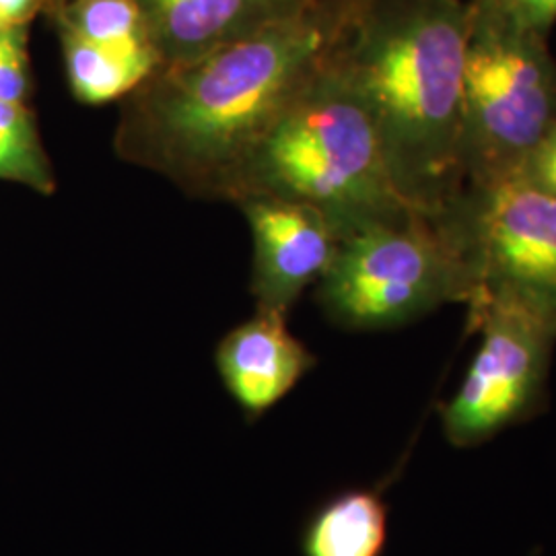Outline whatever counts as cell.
Returning <instances> with one entry per match:
<instances>
[{"mask_svg":"<svg viewBox=\"0 0 556 556\" xmlns=\"http://www.w3.org/2000/svg\"><path fill=\"white\" fill-rule=\"evenodd\" d=\"M319 299L346 328L383 330L443 305H468L472 278L439 217L406 213L344 233L321 277Z\"/></svg>","mask_w":556,"mask_h":556,"instance_id":"obj_5","label":"cell"},{"mask_svg":"<svg viewBox=\"0 0 556 556\" xmlns=\"http://www.w3.org/2000/svg\"><path fill=\"white\" fill-rule=\"evenodd\" d=\"M25 25L0 27V101L21 103L27 89Z\"/></svg>","mask_w":556,"mask_h":556,"instance_id":"obj_16","label":"cell"},{"mask_svg":"<svg viewBox=\"0 0 556 556\" xmlns=\"http://www.w3.org/2000/svg\"><path fill=\"white\" fill-rule=\"evenodd\" d=\"M260 157L285 199L324 211L342 236L418 213L397 188L376 118L330 59L266 132Z\"/></svg>","mask_w":556,"mask_h":556,"instance_id":"obj_3","label":"cell"},{"mask_svg":"<svg viewBox=\"0 0 556 556\" xmlns=\"http://www.w3.org/2000/svg\"><path fill=\"white\" fill-rule=\"evenodd\" d=\"M0 178L52 190L36 126L21 103L0 101Z\"/></svg>","mask_w":556,"mask_h":556,"instance_id":"obj_14","label":"cell"},{"mask_svg":"<svg viewBox=\"0 0 556 556\" xmlns=\"http://www.w3.org/2000/svg\"><path fill=\"white\" fill-rule=\"evenodd\" d=\"M60 38L68 79L80 100L103 103L116 100L122 93L147 79L160 62L157 52L122 54L98 43L83 40L68 27L60 25Z\"/></svg>","mask_w":556,"mask_h":556,"instance_id":"obj_12","label":"cell"},{"mask_svg":"<svg viewBox=\"0 0 556 556\" xmlns=\"http://www.w3.org/2000/svg\"><path fill=\"white\" fill-rule=\"evenodd\" d=\"M312 0H139L161 60L200 59Z\"/></svg>","mask_w":556,"mask_h":556,"instance_id":"obj_10","label":"cell"},{"mask_svg":"<svg viewBox=\"0 0 556 556\" xmlns=\"http://www.w3.org/2000/svg\"><path fill=\"white\" fill-rule=\"evenodd\" d=\"M388 542V505L376 489H351L309 517L303 556H381Z\"/></svg>","mask_w":556,"mask_h":556,"instance_id":"obj_11","label":"cell"},{"mask_svg":"<svg viewBox=\"0 0 556 556\" xmlns=\"http://www.w3.org/2000/svg\"><path fill=\"white\" fill-rule=\"evenodd\" d=\"M314 363V355L289 332L285 314L264 307L217 349L220 379L252 420L275 408Z\"/></svg>","mask_w":556,"mask_h":556,"instance_id":"obj_9","label":"cell"},{"mask_svg":"<svg viewBox=\"0 0 556 556\" xmlns=\"http://www.w3.org/2000/svg\"><path fill=\"white\" fill-rule=\"evenodd\" d=\"M472 278L468 309L505 301L556 328V199L511 179L464 188L439 215Z\"/></svg>","mask_w":556,"mask_h":556,"instance_id":"obj_6","label":"cell"},{"mask_svg":"<svg viewBox=\"0 0 556 556\" xmlns=\"http://www.w3.org/2000/svg\"><path fill=\"white\" fill-rule=\"evenodd\" d=\"M517 179L556 199V126L523 165Z\"/></svg>","mask_w":556,"mask_h":556,"instance_id":"obj_17","label":"cell"},{"mask_svg":"<svg viewBox=\"0 0 556 556\" xmlns=\"http://www.w3.org/2000/svg\"><path fill=\"white\" fill-rule=\"evenodd\" d=\"M466 0H355L332 64L376 118L397 188L439 217L464 190Z\"/></svg>","mask_w":556,"mask_h":556,"instance_id":"obj_1","label":"cell"},{"mask_svg":"<svg viewBox=\"0 0 556 556\" xmlns=\"http://www.w3.org/2000/svg\"><path fill=\"white\" fill-rule=\"evenodd\" d=\"M480 344L454 397L441 410L447 441L477 447L540 408L556 344V328L505 301L468 309Z\"/></svg>","mask_w":556,"mask_h":556,"instance_id":"obj_7","label":"cell"},{"mask_svg":"<svg viewBox=\"0 0 556 556\" xmlns=\"http://www.w3.org/2000/svg\"><path fill=\"white\" fill-rule=\"evenodd\" d=\"M480 13L546 38L556 23V0H472Z\"/></svg>","mask_w":556,"mask_h":556,"instance_id":"obj_15","label":"cell"},{"mask_svg":"<svg viewBox=\"0 0 556 556\" xmlns=\"http://www.w3.org/2000/svg\"><path fill=\"white\" fill-rule=\"evenodd\" d=\"M355 0H312L197 60L169 66L153 105L161 149L219 167L260 147L324 68Z\"/></svg>","mask_w":556,"mask_h":556,"instance_id":"obj_2","label":"cell"},{"mask_svg":"<svg viewBox=\"0 0 556 556\" xmlns=\"http://www.w3.org/2000/svg\"><path fill=\"white\" fill-rule=\"evenodd\" d=\"M59 21L83 40L114 52H157L139 0H71Z\"/></svg>","mask_w":556,"mask_h":556,"instance_id":"obj_13","label":"cell"},{"mask_svg":"<svg viewBox=\"0 0 556 556\" xmlns=\"http://www.w3.org/2000/svg\"><path fill=\"white\" fill-rule=\"evenodd\" d=\"M250 225L262 307L285 314L309 282L324 277L342 231L324 211L285 197L252 204Z\"/></svg>","mask_w":556,"mask_h":556,"instance_id":"obj_8","label":"cell"},{"mask_svg":"<svg viewBox=\"0 0 556 556\" xmlns=\"http://www.w3.org/2000/svg\"><path fill=\"white\" fill-rule=\"evenodd\" d=\"M556 126V60L546 38L470 4L462 93L464 188L519 178Z\"/></svg>","mask_w":556,"mask_h":556,"instance_id":"obj_4","label":"cell"},{"mask_svg":"<svg viewBox=\"0 0 556 556\" xmlns=\"http://www.w3.org/2000/svg\"><path fill=\"white\" fill-rule=\"evenodd\" d=\"M46 0H0V27L25 25Z\"/></svg>","mask_w":556,"mask_h":556,"instance_id":"obj_18","label":"cell"}]
</instances>
